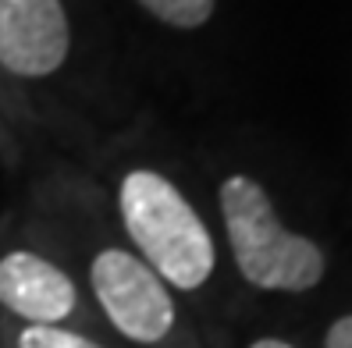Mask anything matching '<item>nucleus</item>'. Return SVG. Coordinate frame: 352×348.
I'll use <instances>...</instances> for the list:
<instances>
[{
  "instance_id": "nucleus-1",
  "label": "nucleus",
  "mask_w": 352,
  "mask_h": 348,
  "mask_svg": "<svg viewBox=\"0 0 352 348\" xmlns=\"http://www.w3.org/2000/svg\"><path fill=\"white\" fill-rule=\"evenodd\" d=\"M118 210L135 256L168 288L196 292L214 277V235L171 178L150 167L129 171L118 189Z\"/></svg>"
},
{
  "instance_id": "nucleus-2",
  "label": "nucleus",
  "mask_w": 352,
  "mask_h": 348,
  "mask_svg": "<svg viewBox=\"0 0 352 348\" xmlns=\"http://www.w3.org/2000/svg\"><path fill=\"white\" fill-rule=\"evenodd\" d=\"M221 220L232 245L235 267L260 292H288L299 295L324 281L327 259L324 249L285 228L271 196L250 174H232L221 181Z\"/></svg>"
},
{
  "instance_id": "nucleus-3",
  "label": "nucleus",
  "mask_w": 352,
  "mask_h": 348,
  "mask_svg": "<svg viewBox=\"0 0 352 348\" xmlns=\"http://www.w3.org/2000/svg\"><path fill=\"white\" fill-rule=\"evenodd\" d=\"M89 284L107 323L132 345H160L175 327V295L129 249H103L89 267Z\"/></svg>"
},
{
  "instance_id": "nucleus-4",
  "label": "nucleus",
  "mask_w": 352,
  "mask_h": 348,
  "mask_svg": "<svg viewBox=\"0 0 352 348\" xmlns=\"http://www.w3.org/2000/svg\"><path fill=\"white\" fill-rule=\"evenodd\" d=\"M72 32L60 0H0V65L11 75L43 78L68 60Z\"/></svg>"
},
{
  "instance_id": "nucleus-5",
  "label": "nucleus",
  "mask_w": 352,
  "mask_h": 348,
  "mask_svg": "<svg viewBox=\"0 0 352 348\" xmlns=\"http://www.w3.org/2000/svg\"><path fill=\"white\" fill-rule=\"evenodd\" d=\"M0 305L25 323H65L75 305V281L32 249H11L0 256Z\"/></svg>"
},
{
  "instance_id": "nucleus-6",
  "label": "nucleus",
  "mask_w": 352,
  "mask_h": 348,
  "mask_svg": "<svg viewBox=\"0 0 352 348\" xmlns=\"http://www.w3.org/2000/svg\"><path fill=\"white\" fill-rule=\"evenodd\" d=\"M139 4L171 29H199L210 22L217 0H139Z\"/></svg>"
},
{
  "instance_id": "nucleus-7",
  "label": "nucleus",
  "mask_w": 352,
  "mask_h": 348,
  "mask_svg": "<svg viewBox=\"0 0 352 348\" xmlns=\"http://www.w3.org/2000/svg\"><path fill=\"white\" fill-rule=\"evenodd\" d=\"M18 348H103V345L65 323H25L22 334H18Z\"/></svg>"
},
{
  "instance_id": "nucleus-8",
  "label": "nucleus",
  "mask_w": 352,
  "mask_h": 348,
  "mask_svg": "<svg viewBox=\"0 0 352 348\" xmlns=\"http://www.w3.org/2000/svg\"><path fill=\"white\" fill-rule=\"evenodd\" d=\"M324 348H352V313L338 316L335 323L327 327V334H324Z\"/></svg>"
},
{
  "instance_id": "nucleus-9",
  "label": "nucleus",
  "mask_w": 352,
  "mask_h": 348,
  "mask_svg": "<svg viewBox=\"0 0 352 348\" xmlns=\"http://www.w3.org/2000/svg\"><path fill=\"white\" fill-rule=\"evenodd\" d=\"M250 348H296V345L285 341V338H256Z\"/></svg>"
}]
</instances>
